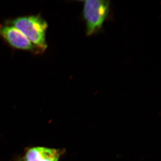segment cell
Returning <instances> with one entry per match:
<instances>
[{"instance_id": "3", "label": "cell", "mask_w": 161, "mask_h": 161, "mask_svg": "<svg viewBox=\"0 0 161 161\" xmlns=\"http://www.w3.org/2000/svg\"><path fill=\"white\" fill-rule=\"evenodd\" d=\"M0 37L15 49L31 52L33 53H42L19 30L10 24L0 25Z\"/></svg>"}, {"instance_id": "1", "label": "cell", "mask_w": 161, "mask_h": 161, "mask_svg": "<svg viewBox=\"0 0 161 161\" xmlns=\"http://www.w3.org/2000/svg\"><path fill=\"white\" fill-rule=\"evenodd\" d=\"M6 23L19 30L42 53L47 48L46 32L48 24L40 15L19 17L8 20Z\"/></svg>"}, {"instance_id": "2", "label": "cell", "mask_w": 161, "mask_h": 161, "mask_svg": "<svg viewBox=\"0 0 161 161\" xmlns=\"http://www.w3.org/2000/svg\"><path fill=\"white\" fill-rule=\"evenodd\" d=\"M110 10V1H84L82 15L86 23L87 36H91L100 31L108 17Z\"/></svg>"}, {"instance_id": "4", "label": "cell", "mask_w": 161, "mask_h": 161, "mask_svg": "<svg viewBox=\"0 0 161 161\" xmlns=\"http://www.w3.org/2000/svg\"><path fill=\"white\" fill-rule=\"evenodd\" d=\"M64 150L44 147L28 148L17 161H59Z\"/></svg>"}]
</instances>
